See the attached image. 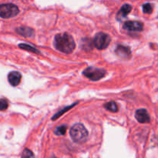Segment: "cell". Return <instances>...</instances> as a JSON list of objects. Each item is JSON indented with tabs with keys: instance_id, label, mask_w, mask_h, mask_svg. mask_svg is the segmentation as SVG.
I'll return each instance as SVG.
<instances>
[{
	"instance_id": "cell-1",
	"label": "cell",
	"mask_w": 158,
	"mask_h": 158,
	"mask_svg": "<svg viewBox=\"0 0 158 158\" xmlns=\"http://www.w3.org/2000/svg\"><path fill=\"white\" fill-rule=\"evenodd\" d=\"M54 46L60 52L66 54H69L75 49V42L72 35L69 33L57 34L54 40Z\"/></svg>"
},
{
	"instance_id": "cell-2",
	"label": "cell",
	"mask_w": 158,
	"mask_h": 158,
	"mask_svg": "<svg viewBox=\"0 0 158 158\" xmlns=\"http://www.w3.org/2000/svg\"><path fill=\"white\" fill-rule=\"evenodd\" d=\"M71 138L78 143H84L88 137V131L82 123H76L69 131Z\"/></svg>"
},
{
	"instance_id": "cell-3",
	"label": "cell",
	"mask_w": 158,
	"mask_h": 158,
	"mask_svg": "<svg viewBox=\"0 0 158 158\" xmlns=\"http://www.w3.org/2000/svg\"><path fill=\"white\" fill-rule=\"evenodd\" d=\"M19 12V8L13 4L0 5V16L4 19L15 17Z\"/></svg>"
},
{
	"instance_id": "cell-4",
	"label": "cell",
	"mask_w": 158,
	"mask_h": 158,
	"mask_svg": "<svg viewBox=\"0 0 158 158\" xmlns=\"http://www.w3.org/2000/svg\"><path fill=\"white\" fill-rule=\"evenodd\" d=\"M83 75L93 81H97L104 77L106 75V71L98 68L88 67L83 71Z\"/></svg>"
},
{
	"instance_id": "cell-5",
	"label": "cell",
	"mask_w": 158,
	"mask_h": 158,
	"mask_svg": "<svg viewBox=\"0 0 158 158\" xmlns=\"http://www.w3.org/2000/svg\"><path fill=\"white\" fill-rule=\"evenodd\" d=\"M110 43V37L108 34L104 32H99L96 35L94 40V43L98 49H104Z\"/></svg>"
},
{
	"instance_id": "cell-6",
	"label": "cell",
	"mask_w": 158,
	"mask_h": 158,
	"mask_svg": "<svg viewBox=\"0 0 158 158\" xmlns=\"http://www.w3.org/2000/svg\"><path fill=\"white\" fill-rule=\"evenodd\" d=\"M123 28L128 31L140 32L143 29V24L139 21H127L123 24Z\"/></svg>"
},
{
	"instance_id": "cell-7",
	"label": "cell",
	"mask_w": 158,
	"mask_h": 158,
	"mask_svg": "<svg viewBox=\"0 0 158 158\" xmlns=\"http://www.w3.org/2000/svg\"><path fill=\"white\" fill-rule=\"evenodd\" d=\"M116 54L122 59H129L131 56V50L130 47L124 45H119L117 46L115 50Z\"/></svg>"
},
{
	"instance_id": "cell-8",
	"label": "cell",
	"mask_w": 158,
	"mask_h": 158,
	"mask_svg": "<svg viewBox=\"0 0 158 158\" xmlns=\"http://www.w3.org/2000/svg\"><path fill=\"white\" fill-rule=\"evenodd\" d=\"M135 117L139 123H150L151 118H150L149 114L145 109H140L136 111Z\"/></svg>"
},
{
	"instance_id": "cell-9",
	"label": "cell",
	"mask_w": 158,
	"mask_h": 158,
	"mask_svg": "<svg viewBox=\"0 0 158 158\" xmlns=\"http://www.w3.org/2000/svg\"><path fill=\"white\" fill-rule=\"evenodd\" d=\"M22 76L21 74L16 71H13L11 72L8 75V81L9 83L12 85V86H18L21 81Z\"/></svg>"
},
{
	"instance_id": "cell-10",
	"label": "cell",
	"mask_w": 158,
	"mask_h": 158,
	"mask_svg": "<svg viewBox=\"0 0 158 158\" xmlns=\"http://www.w3.org/2000/svg\"><path fill=\"white\" fill-rule=\"evenodd\" d=\"M132 10V6L129 4H125L120 8V11H119L118 14L117 15V19L120 20V19L122 18H125L128 14L131 12V11Z\"/></svg>"
},
{
	"instance_id": "cell-11",
	"label": "cell",
	"mask_w": 158,
	"mask_h": 158,
	"mask_svg": "<svg viewBox=\"0 0 158 158\" xmlns=\"http://www.w3.org/2000/svg\"><path fill=\"white\" fill-rule=\"evenodd\" d=\"M19 35L25 37H31L34 35V30L29 27H20L18 28L16 30Z\"/></svg>"
},
{
	"instance_id": "cell-12",
	"label": "cell",
	"mask_w": 158,
	"mask_h": 158,
	"mask_svg": "<svg viewBox=\"0 0 158 158\" xmlns=\"http://www.w3.org/2000/svg\"><path fill=\"white\" fill-rule=\"evenodd\" d=\"M104 107L108 111H110L112 113H116L118 111V106H117V103L114 101H110L106 103L104 105Z\"/></svg>"
},
{
	"instance_id": "cell-13",
	"label": "cell",
	"mask_w": 158,
	"mask_h": 158,
	"mask_svg": "<svg viewBox=\"0 0 158 158\" xmlns=\"http://www.w3.org/2000/svg\"><path fill=\"white\" fill-rule=\"evenodd\" d=\"M19 46L21 49H25V50L29 51V52H33V53H37V54L40 53V52L36 49V48L33 47V46H29V45H28V44L21 43V44L19 45Z\"/></svg>"
},
{
	"instance_id": "cell-14",
	"label": "cell",
	"mask_w": 158,
	"mask_h": 158,
	"mask_svg": "<svg viewBox=\"0 0 158 158\" xmlns=\"http://www.w3.org/2000/svg\"><path fill=\"white\" fill-rule=\"evenodd\" d=\"M66 129H67V127L66 125H61V126H59L56 128L54 133L56 135H64L66 132Z\"/></svg>"
},
{
	"instance_id": "cell-15",
	"label": "cell",
	"mask_w": 158,
	"mask_h": 158,
	"mask_svg": "<svg viewBox=\"0 0 158 158\" xmlns=\"http://www.w3.org/2000/svg\"><path fill=\"white\" fill-rule=\"evenodd\" d=\"M76 104H77V103H74V104H73V105H70V106H67V107L64 108V109H63V110H60V111H59V112L57 113V114H56L55 115H54L53 117H52V120H56V119L58 118V117H60V116L62 115V114H64L65 112H66V111H68V110H69V109H71V108H72V107H73V106H75Z\"/></svg>"
},
{
	"instance_id": "cell-16",
	"label": "cell",
	"mask_w": 158,
	"mask_h": 158,
	"mask_svg": "<svg viewBox=\"0 0 158 158\" xmlns=\"http://www.w3.org/2000/svg\"><path fill=\"white\" fill-rule=\"evenodd\" d=\"M9 106V102L6 99H0V111H4Z\"/></svg>"
},
{
	"instance_id": "cell-17",
	"label": "cell",
	"mask_w": 158,
	"mask_h": 158,
	"mask_svg": "<svg viewBox=\"0 0 158 158\" xmlns=\"http://www.w3.org/2000/svg\"><path fill=\"white\" fill-rule=\"evenodd\" d=\"M143 11L144 13L151 14L153 12V6L150 3H146L143 5Z\"/></svg>"
},
{
	"instance_id": "cell-18",
	"label": "cell",
	"mask_w": 158,
	"mask_h": 158,
	"mask_svg": "<svg viewBox=\"0 0 158 158\" xmlns=\"http://www.w3.org/2000/svg\"><path fill=\"white\" fill-rule=\"evenodd\" d=\"M22 158H34V154L30 150L25 149L22 154Z\"/></svg>"
}]
</instances>
